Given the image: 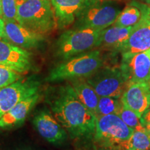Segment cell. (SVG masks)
Here are the masks:
<instances>
[{"instance_id":"cell-1","label":"cell","mask_w":150,"mask_h":150,"mask_svg":"<svg viewBox=\"0 0 150 150\" xmlns=\"http://www.w3.org/2000/svg\"><path fill=\"white\" fill-rule=\"evenodd\" d=\"M46 102L70 138L89 145L96 130L97 118L79 99L70 84L49 89Z\"/></svg>"},{"instance_id":"cell-2","label":"cell","mask_w":150,"mask_h":150,"mask_svg":"<svg viewBox=\"0 0 150 150\" xmlns=\"http://www.w3.org/2000/svg\"><path fill=\"white\" fill-rule=\"evenodd\" d=\"M16 21L27 29L44 35L56 26L50 0H16Z\"/></svg>"},{"instance_id":"cell-3","label":"cell","mask_w":150,"mask_h":150,"mask_svg":"<svg viewBox=\"0 0 150 150\" xmlns=\"http://www.w3.org/2000/svg\"><path fill=\"white\" fill-rule=\"evenodd\" d=\"M99 50H93L77 55L57 65L45 79L47 82H60L87 78L104 66Z\"/></svg>"},{"instance_id":"cell-4","label":"cell","mask_w":150,"mask_h":150,"mask_svg":"<svg viewBox=\"0 0 150 150\" xmlns=\"http://www.w3.org/2000/svg\"><path fill=\"white\" fill-rule=\"evenodd\" d=\"M134 130L116 114L97 117L96 130L89 145L92 150H118Z\"/></svg>"},{"instance_id":"cell-5","label":"cell","mask_w":150,"mask_h":150,"mask_svg":"<svg viewBox=\"0 0 150 150\" xmlns=\"http://www.w3.org/2000/svg\"><path fill=\"white\" fill-rule=\"evenodd\" d=\"M122 10L123 3L118 0H87L75 27L103 30L113 24Z\"/></svg>"},{"instance_id":"cell-6","label":"cell","mask_w":150,"mask_h":150,"mask_svg":"<svg viewBox=\"0 0 150 150\" xmlns=\"http://www.w3.org/2000/svg\"><path fill=\"white\" fill-rule=\"evenodd\" d=\"M102 30L76 28L65 31L55 43V56L65 61L97 47Z\"/></svg>"},{"instance_id":"cell-7","label":"cell","mask_w":150,"mask_h":150,"mask_svg":"<svg viewBox=\"0 0 150 150\" xmlns=\"http://www.w3.org/2000/svg\"><path fill=\"white\" fill-rule=\"evenodd\" d=\"M103 67L86 81L99 97L120 99L128 83L126 75L120 67Z\"/></svg>"},{"instance_id":"cell-8","label":"cell","mask_w":150,"mask_h":150,"mask_svg":"<svg viewBox=\"0 0 150 150\" xmlns=\"http://www.w3.org/2000/svg\"><path fill=\"white\" fill-rule=\"evenodd\" d=\"M40 86L38 80L31 76L0 88V118L20 101L39 92Z\"/></svg>"},{"instance_id":"cell-9","label":"cell","mask_w":150,"mask_h":150,"mask_svg":"<svg viewBox=\"0 0 150 150\" xmlns=\"http://www.w3.org/2000/svg\"><path fill=\"white\" fill-rule=\"evenodd\" d=\"M142 13L140 21L133 27L127 42L120 50L122 55H131L147 51L150 48V22L149 5L136 2Z\"/></svg>"},{"instance_id":"cell-10","label":"cell","mask_w":150,"mask_h":150,"mask_svg":"<svg viewBox=\"0 0 150 150\" xmlns=\"http://www.w3.org/2000/svg\"><path fill=\"white\" fill-rule=\"evenodd\" d=\"M33 126L43 139L54 145H62L67 139V133L49 110L38 112L33 120Z\"/></svg>"},{"instance_id":"cell-11","label":"cell","mask_w":150,"mask_h":150,"mask_svg":"<svg viewBox=\"0 0 150 150\" xmlns=\"http://www.w3.org/2000/svg\"><path fill=\"white\" fill-rule=\"evenodd\" d=\"M125 106L140 118L150 107V86L148 81L129 82L120 97Z\"/></svg>"},{"instance_id":"cell-12","label":"cell","mask_w":150,"mask_h":150,"mask_svg":"<svg viewBox=\"0 0 150 150\" xmlns=\"http://www.w3.org/2000/svg\"><path fill=\"white\" fill-rule=\"evenodd\" d=\"M4 38L24 50L38 48L44 41L43 35L27 29L16 21L4 20Z\"/></svg>"},{"instance_id":"cell-13","label":"cell","mask_w":150,"mask_h":150,"mask_svg":"<svg viewBox=\"0 0 150 150\" xmlns=\"http://www.w3.org/2000/svg\"><path fill=\"white\" fill-rule=\"evenodd\" d=\"M0 64L19 74L25 73L31 67V54L8 41L0 40Z\"/></svg>"},{"instance_id":"cell-14","label":"cell","mask_w":150,"mask_h":150,"mask_svg":"<svg viewBox=\"0 0 150 150\" xmlns=\"http://www.w3.org/2000/svg\"><path fill=\"white\" fill-rule=\"evenodd\" d=\"M120 65L129 82L149 81L150 79V59L145 52L131 55H122Z\"/></svg>"},{"instance_id":"cell-15","label":"cell","mask_w":150,"mask_h":150,"mask_svg":"<svg viewBox=\"0 0 150 150\" xmlns=\"http://www.w3.org/2000/svg\"><path fill=\"white\" fill-rule=\"evenodd\" d=\"M56 26L63 29L73 23L85 6L87 0H50Z\"/></svg>"},{"instance_id":"cell-16","label":"cell","mask_w":150,"mask_h":150,"mask_svg":"<svg viewBox=\"0 0 150 150\" xmlns=\"http://www.w3.org/2000/svg\"><path fill=\"white\" fill-rule=\"evenodd\" d=\"M40 91L18 102L0 118V128H11L22 125L40 99Z\"/></svg>"},{"instance_id":"cell-17","label":"cell","mask_w":150,"mask_h":150,"mask_svg":"<svg viewBox=\"0 0 150 150\" xmlns=\"http://www.w3.org/2000/svg\"><path fill=\"white\" fill-rule=\"evenodd\" d=\"M132 29L133 27H122L112 25L102 30L97 47L120 52L128 40Z\"/></svg>"},{"instance_id":"cell-18","label":"cell","mask_w":150,"mask_h":150,"mask_svg":"<svg viewBox=\"0 0 150 150\" xmlns=\"http://www.w3.org/2000/svg\"><path fill=\"white\" fill-rule=\"evenodd\" d=\"M70 85L79 99L96 116L99 96L85 78L70 81Z\"/></svg>"},{"instance_id":"cell-19","label":"cell","mask_w":150,"mask_h":150,"mask_svg":"<svg viewBox=\"0 0 150 150\" xmlns=\"http://www.w3.org/2000/svg\"><path fill=\"white\" fill-rule=\"evenodd\" d=\"M150 149V134L145 127L134 130L130 138L121 144L118 150Z\"/></svg>"},{"instance_id":"cell-20","label":"cell","mask_w":150,"mask_h":150,"mask_svg":"<svg viewBox=\"0 0 150 150\" xmlns=\"http://www.w3.org/2000/svg\"><path fill=\"white\" fill-rule=\"evenodd\" d=\"M141 16L140 8L135 1H133L121 11L112 25L122 27H134L140 21Z\"/></svg>"},{"instance_id":"cell-21","label":"cell","mask_w":150,"mask_h":150,"mask_svg":"<svg viewBox=\"0 0 150 150\" xmlns=\"http://www.w3.org/2000/svg\"><path fill=\"white\" fill-rule=\"evenodd\" d=\"M122 101L120 98H114L111 97H99L97 118L103 115L116 114L119 110Z\"/></svg>"},{"instance_id":"cell-22","label":"cell","mask_w":150,"mask_h":150,"mask_svg":"<svg viewBox=\"0 0 150 150\" xmlns=\"http://www.w3.org/2000/svg\"><path fill=\"white\" fill-rule=\"evenodd\" d=\"M116 115L119 116L122 120L133 130H136L144 127L140 122V118L132 110L125 106L122 102Z\"/></svg>"},{"instance_id":"cell-23","label":"cell","mask_w":150,"mask_h":150,"mask_svg":"<svg viewBox=\"0 0 150 150\" xmlns=\"http://www.w3.org/2000/svg\"><path fill=\"white\" fill-rule=\"evenodd\" d=\"M21 79V75L9 67L0 64V88Z\"/></svg>"},{"instance_id":"cell-24","label":"cell","mask_w":150,"mask_h":150,"mask_svg":"<svg viewBox=\"0 0 150 150\" xmlns=\"http://www.w3.org/2000/svg\"><path fill=\"white\" fill-rule=\"evenodd\" d=\"M1 1L3 20L16 21V0H1Z\"/></svg>"},{"instance_id":"cell-25","label":"cell","mask_w":150,"mask_h":150,"mask_svg":"<svg viewBox=\"0 0 150 150\" xmlns=\"http://www.w3.org/2000/svg\"><path fill=\"white\" fill-rule=\"evenodd\" d=\"M140 122H141L142 126L146 127L150 125V108H149L146 111L142 114L140 117Z\"/></svg>"},{"instance_id":"cell-26","label":"cell","mask_w":150,"mask_h":150,"mask_svg":"<svg viewBox=\"0 0 150 150\" xmlns=\"http://www.w3.org/2000/svg\"><path fill=\"white\" fill-rule=\"evenodd\" d=\"M4 21L0 17V40L2 38H4Z\"/></svg>"},{"instance_id":"cell-27","label":"cell","mask_w":150,"mask_h":150,"mask_svg":"<svg viewBox=\"0 0 150 150\" xmlns=\"http://www.w3.org/2000/svg\"><path fill=\"white\" fill-rule=\"evenodd\" d=\"M0 17L2 18V8H1V1L0 0Z\"/></svg>"},{"instance_id":"cell-28","label":"cell","mask_w":150,"mask_h":150,"mask_svg":"<svg viewBox=\"0 0 150 150\" xmlns=\"http://www.w3.org/2000/svg\"><path fill=\"white\" fill-rule=\"evenodd\" d=\"M139 1H141L142 2H145L147 4V5L150 6V0H139Z\"/></svg>"},{"instance_id":"cell-29","label":"cell","mask_w":150,"mask_h":150,"mask_svg":"<svg viewBox=\"0 0 150 150\" xmlns=\"http://www.w3.org/2000/svg\"><path fill=\"white\" fill-rule=\"evenodd\" d=\"M145 52H146V54H147V56H149V58L150 59V48L148 49L147 51H145Z\"/></svg>"},{"instance_id":"cell-30","label":"cell","mask_w":150,"mask_h":150,"mask_svg":"<svg viewBox=\"0 0 150 150\" xmlns=\"http://www.w3.org/2000/svg\"><path fill=\"white\" fill-rule=\"evenodd\" d=\"M145 129H147V131L150 134V125H149V126H147V127H146Z\"/></svg>"},{"instance_id":"cell-31","label":"cell","mask_w":150,"mask_h":150,"mask_svg":"<svg viewBox=\"0 0 150 150\" xmlns=\"http://www.w3.org/2000/svg\"><path fill=\"white\" fill-rule=\"evenodd\" d=\"M149 22H150V12H149Z\"/></svg>"},{"instance_id":"cell-32","label":"cell","mask_w":150,"mask_h":150,"mask_svg":"<svg viewBox=\"0 0 150 150\" xmlns=\"http://www.w3.org/2000/svg\"><path fill=\"white\" fill-rule=\"evenodd\" d=\"M148 82H149V86H150V79L149 80V81H148Z\"/></svg>"},{"instance_id":"cell-33","label":"cell","mask_w":150,"mask_h":150,"mask_svg":"<svg viewBox=\"0 0 150 150\" xmlns=\"http://www.w3.org/2000/svg\"><path fill=\"white\" fill-rule=\"evenodd\" d=\"M19 150H29V149H19Z\"/></svg>"},{"instance_id":"cell-34","label":"cell","mask_w":150,"mask_h":150,"mask_svg":"<svg viewBox=\"0 0 150 150\" xmlns=\"http://www.w3.org/2000/svg\"><path fill=\"white\" fill-rule=\"evenodd\" d=\"M147 150H150V149H147Z\"/></svg>"}]
</instances>
